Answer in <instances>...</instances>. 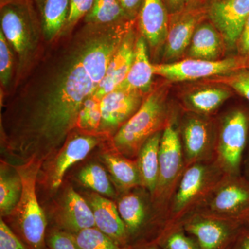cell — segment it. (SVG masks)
<instances>
[{
	"label": "cell",
	"instance_id": "1",
	"mask_svg": "<svg viewBox=\"0 0 249 249\" xmlns=\"http://www.w3.org/2000/svg\"><path fill=\"white\" fill-rule=\"evenodd\" d=\"M97 88L87 73L78 51L36 116V138L47 147L60 146L67 134L76 126L83 103L94 94Z\"/></svg>",
	"mask_w": 249,
	"mask_h": 249
},
{
	"label": "cell",
	"instance_id": "2",
	"mask_svg": "<svg viewBox=\"0 0 249 249\" xmlns=\"http://www.w3.org/2000/svg\"><path fill=\"white\" fill-rule=\"evenodd\" d=\"M166 96L165 87L152 91L138 111L117 131L114 145L119 153L127 157L138 155L144 142L165 128L168 116Z\"/></svg>",
	"mask_w": 249,
	"mask_h": 249
},
{
	"label": "cell",
	"instance_id": "3",
	"mask_svg": "<svg viewBox=\"0 0 249 249\" xmlns=\"http://www.w3.org/2000/svg\"><path fill=\"white\" fill-rule=\"evenodd\" d=\"M249 138V111L242 107L228 111L221 120L216 151L219 168L227 176L242 175Z\"/></svg>",
	"mask_w": 249,
	"mask_h": 249
},
{
	"label": "cell",
	"instance_id": "4",
	"mask_svg": "<svg viewBox=\"0 0 249 249\" xmlns=\"http://www.w3.org/2000/svg\"><path fill=\"white\" fill-rule=\"evenodd\" d=\"M39 165L34 163L18 170L22 181L20 200L16 211L23 237L32 249H43L47 219L36 196Z\"/></svg>",
	"mask_w": 249,
	"mask_h": 249
},
{
	"label": "cell",
	"instance_id": "5",
	"mask_svg": "<svg viewBox=\"0 0 249 249\" xmlns=\"http://www.w3.org/2000/svg\"><path fill=\"white\" fill-rule=\"evenodd\" d=\"M247 57H229L217 60L187 58L153 65L155 75L170 82H183L217 77L249 68Z\"/></svg>",
	"mask_w": 249,
	"mask_h": 249
},
{
	"label": "cell",
	"instance_id": "6",
	"mask_svg": "<svg viewBox=\"0 0 249 249\" xmlns=\"http://www.w3.org/2000/svg\"><path fill=\"white\" fill-rule=\"evenodd\" d=\"M206 210L211 217L249 225V180L242 175L227 176L210 196Z\"/></svg>",
	"mask_w": 249,
	"mask_h": 249
},
{
	"label": "cell",
	"instance_id": "7",
	"mask_svg": "<svg viewBox=\"0 0 249 249\" xmlns=\"http://www.w3.org/2000/svg\"><path fill=\"white\" fill-rule=\"evenodd\" d=\"M206 13L222 36L226 47H235L249 16V0H211Z\"/></svg>",
	"mask_w": 249,
	"mask_h": 249
},
{
	"label": "cell",
	"instance_id": "8",
	"mask_svg": "<svg viewBox=\"0 0 249 249\" xmlns=\"http://www.w3.org/2000/svg\"><path fill=\"white\" fill-rule=\"evenodd\" d=\"M217 172L202 162L193 163L183 173L173 199L175 213L186 212L214 186Z\"/></svg>",
	"mask_w": 249,
	"mask_h": 249
},
{
	"label": "cell",
	"instance_id": "9",
	"mask_svg": "<svg viewBox=\"0 0 249 249\" xmlns=\"http://www.w3.org/2000/svg\"><path fill=\"white\" fill-rule=\"evenodd\" d=\"M181 134L187 164L209 158L214 145L213 129L209 120L196 113L188 114L182 121Z\"/></svg>",
	"mask_w": 249,
	"mask_h": 249
},
{
	"label": "cell",
	"instance_id": "10",
	"mask_svg": "<svg viewBox=\"0 0 249 249\" xmlns=\"http://www.w3.org/2000/svg\"><path fill=\"white\" fill-rule=\"evenodd\" d=\"M142 94L139 91L123 88L103 96L101 101V119L100 129L111 132L119 130L142 106Z\"/></svg>",
	"mask_w": 249,
	"mask_h": 249
},
{
	"label": "cell",
	"instance_id": "11",
	"mask_svg": "<svg viewBox=\"0 0 249 249\" xmlns=\"http://www.w3.org/2000/svg\"><path fill=\"white\" fill-rule=\"evenodd\" d=\"M204 15L200 9H186L169 15L168 35L163 47L165 63L178 61L186 53Z\"/></svg>",
	"mask_w": 249,
	"mask_h": 249
},
{
	"label": "cell",
	"instance_id": "12",
	"mask_svg": "<svg viewBox=\"0 0 249 249\" xmlns=\"http://www.w3.org/2000/svg\"><path fill=\"white\" fill-rule=\"evenodd\" d=\"M181 136L175 124L168 123L162 132L160 147V180L157 190L170 188L180 175L184 163Z\"/></svg>",
	"mask_w": 249,
	"mask_h": 249
},
{
	"label": "cell",
	"instance_id": "13",
	"mask_svg": "<svg viewBox=\"0 0 249 249\" xmlns=\"http://www.w3.org/2000/svg\"><path fill=\"white\" fill-rule=\"evenodd\" d=\"M139 27L152 50L164 47L168 25L169 13L163 0H143L138 14Z\"/></svg>",
	"mask_w": 249,
	"mask_h": 249
},
{
	"label": "cell",
	"instance_id": "14",
	"mask_svg": "<svg viewBox=\"0 0 249 249\" xmlns=\"http://www.w3.org/2000/svg\"><path fill=\"white\" fill-rule=\"evenodd\" d=\"M136 42L132 28L109 62L106 76L93 95L94 97L102 99L103 96L117 89L125 80L133 62Z\"/></svg>",
	"mask_w": 249,
	"mask_h": 249
},
{
	"label": "cell",
	"instance_id": "15",
	"mask_svg": "<svg viewBox=\"0 0 249 249\" xmlns=\"http://www.w3.org/2000/svg\"><path fill=\"white\" fill-rule=\"evenodd\" d=\"M245 226L240 223L213 217H200L187 223L185 229L196 237L201 249H218L230 238L234 232Z\"/></svg>",
	"mask_w": 249,
	"mask_h": 249
},
{
	"label": "cell",
	"instance_id": "16",
	"mask_svg": "<svg viewBox=\"0 0 249 249\" xmlns=\"http://www.w3.org/2000/svg\"><path fill=\"white\" fill-rule=\"evenodd\" d=\"M26 4H9L1 7V31L18 54L27 53L29 45V18Z\"/></svg>",
	"mask_w": 249,
	"mask_h": 249
},
{
	"label": "cell",
	"instance_id": "17",
	"mask_svg": "<svg viewBox=\"0 0 249 249\" xmlns=\"http://www.w3.org/2000/svg\"><path fill=\"white\" fill-rule=\"evenodd\" d=\"M89 205L98 230L109 236L119 245H124L127 240V231L117 206L98 193L90 196Z\"/></svg>",
	"mask_w": 249,
	"mask_h": 249
},
{
	"label": "cell",
	"instance_id": "18",
	"mask_svg": "<svg viewBox=\"0 0 249 249\" xmlns=\"http://www.w3.org/2000/svg\"><path fill=\"white\" fill-rule=\"evenodd\" d=\"M225 47L222 36L213 24L201 22L192 37L187 55L188 58L220 60Z\"/></svg>",
	"mask_w": 249,
	"mask_h": 249
},
{
	"label": "cell",
	"instance_id": "19",
	"mask_svg": "<svg viewBox=\"0 0 249 249\" xmlns=\"http://www.w3.org/2000/svg\"><path fill=\"white\" fill-rule=\"evenodd\" d=\"M98 142L97 138L92 136H78L67 142L55 160L52 178V188H59L67 170L86 158Z\"/></svg>",
	"mask_w": 249,
	"mask_h": 249
},
{
	"label": "cell",
	"instance_id": "20",
	"mask_svg": "<svg viewBox=\"0 0 249 249\" xmlns=\"http://www.w3.org/2000/svg\"><path fill=\"white\" fill-rule=\"evenodd\" d=\"M146 43L143 37L137 40L132 66L125 80L118 88L134 90L142 93H148L151 90L155 73L153 65L149 60Z\"/></svg>",
	"mask_w": 249,
	"mask_h": 249
},
{
	"label": "cell",
	"instance_id": "21",
	"mask_svg": "<svg viewBox=\"0 0 249 249\" xmlns=\"http://www.w3.org/2000/svg\"><path fill=\"white\" fill-rule=\"evenodd\" d=\"M162 132H157L147 139L137 155L142 186L151 193L157 191L160 180V147Z\"/></svg>",
	"mask_w": 249,
	"mask_h": 249
},
{
	"label": "cell",
	"instance_id": "22",
	"mask_svg": "<svg viewBox=\"0 0 249 249\" xmlns=\"http://www.w3.org/2000/svg\"><path fill=\"white\" fill-rule=\"evenodd\" d=\"M62 220L64 225L73 233L96 227L91 206L71 188L65 196Z\"/></svg>",
	"mask_w": 249,
	"mask_h": 249
},
{
	"label": "cell",
	"instance_id": "23",
	"mask_svg": "<svg viewBox=\"0 0 249 249\" xmlns=\"http://www.w3.org/2000/svg\"><path fill=\"white\" fill-rule=\"evenodd\" d=\"M227 86H209L193 90L185 96V104L200 115L212 114L232 96Z\"/></svg>",
	"mask_w": 249,
	"mask_h": 249
},
{
	"label": "cell",
	"instance_id": "24",
	"mask_svg": "<svg viewBox=\"0 0 249 249\" xmlns=\"http://www.w3.org/2000/svg\"><path fill=\"white\" fill-rule=\"evenodd\" d=\"M47 38H53L66 24L71 0H36Z\"/></svg>",
	"mask_w": 249,
	"mask_h": 249
},
{
	"label": "cell",
	"instance_id": "25",
	"mask_svg": "<svg viewBox=\"0 0 249 249\" xmlns=\"http://www.w3.org/2000/svg\"><path fill=\"white\" fill-rule=\"evenodd\" d=\"M102 160L116 185L121 189L127 191L142 185L137 161L110 153L103 155Z\"/></svg>",
	"mask_w": 249,
	"mask_h": 249
},
{
	"label": "cell",
	"instance_id": "26",
	"mask_svg": "<svg viewBox=\"0 0 249 249\" xmlns=\"http://www.w3.org/2000/svg\"><path fill=\"white\" fill-rule=\"evenodd\" d=\"M117 208L127 233L138 231L146 217L145 203L142 198L134 193L125 195L119 199Z\"/></svg>",
	"mask_w": 249,
	"mask_h": 249
},
{
	"label": "cell",
	"instance_id": "27",
	"mask_svg": "<svg viewBox=\"0 0 249 249\" xmlns=\"http://www.w3.org/2000/svg\"><path fill=\"white\" fill-rule=\"evenodd\" d=\"M22 181L19 173L8 174L1 170L0 175V212L1 215L14 213L20 200Z\"/></svg>",
	"mask_w": 249,
	"mask_h": 249
},
{
	"label": "cell",
	"instance_id": "28",
	"mask_svg": "<svg viewBox=\"0 0 249 249\" xmlns=\"http://www.w3.org/2000/svg\"><path fill=\"white\" fill-rule=\"evenodd\" d=\"M131 19L124 13L119 0H94L92 8L85 17L89 24H107Z\"/></svg>",
	"mask_w": 249,
	"mask_h": 249
},
{
	"label": "cell",
	"instance_id": "29",
	"mask_svg": "<svg viewBox=\"0 0 249 249\" xmlns=\"http://www.w3.org/2000/svg\"><path fill=\"white\" fill-rule=\"evenodd\" d=\"M78 179L83 186L89 188L101 196L113 197L115 192L111 186L107 174L97 163H90L80 170Z\"/></svg>",
	"mask_w": 249,
	"mask_h": 249
},
{
	"label": "cell",
	"instance_id": "30",
	"mask_svg": "<svg viewBox=\"0 0 249 249\" xmlns=\"http://www.w3.org/2000/svg\"><path fill=\"white\" fill-rule=\"evenodd\" d=\"M71 235L78 249H120L119 244L96 227L85 229Z\"/></svg>",
	"mask_w": 249,
	"mask_h": 249
},
{
	"label": "cell",
	"instance_id": "31",
	"mask_svg": "<svg viewBox=\"0 0 249 249\" xmlns=\"http://www.w3.org/2000/svg\"><path fill=\"white\" fill-rule=\"evenodd\" d=\"M101 101L93 96L86 99L78 114L76 127L89 131L100 128L102 119Z\"/></svg>",
	"mask_w": 249,
	"mask_h": 249
},
{
	"label": "cell",
	"instance_id": "32",
	"mask_svg": "<svg viewBox=\"0 0 249 249\" xmlns=\"http://www.w3.org/2000/svg\"><path fill=\"white\" fill-rule=\"evenodd\" d=\"M232 88L249 102V68L242 69L233 73L215 77L211 80Z\"/></svg>",
	"mask_w": 249,
	"mask_h": 249
},
{
	"label": "cell",
	"instance_id": "33",
	"mask_svg": "<svg viewBox=\"0 0 249 249\" xmlns=\"http://www.w3.org/2000/svg\"><path fill=\"white\" fill-rule=\"evenodd\" d=\"M12 73V54L8 41L2 31H0V77L4 86L9 84Z\"/></svg>",
	"mask_w": 249,
	"mask_h": 249
},
{
	"label": "cell",
	"instance_id": "34",
	"mask_svg": "<svg viewBox=\"0 0 249 249\" xmlns=\"http://www.w3.org/2000/svg\"><path fill=\"white\" fill-rule=\"evenodd\" d=\"M94 0H71L66 27H71L80 19L85 17L92 8Z\"/></svg>",
	"mask_w": 249,
	"mask_h": 249
},
{
	"label": "cell",
	"instance_id": "35",
	"mask_svg": "<svg viewBox=\"0 0 249 249\" xmlns=\"http://www.w3.org/2000/svg\"><path fill=\"white\" fill-rule=\"evenodd\" d=\"M166 249H201L197 242L185 235L182 231L173 232L165 241Z\"/></svg>",
	"mask_w": 249,
	"mask_h": 249
},
{
	"label": "cell",
	"instance_id": "36",
	"mask_svg": "<svg viewBox=\"0 0 249 249\" xmlns=\"http://www.w3.org/2000/svg\"><path fill=\"white\" fill-rule=\"evenodd\" d=\"M0 249H27L2 219L0 220Z\"/></svg>",
	"mask_w": 249,
	"mask_h": 249
},
{
	"label": "cell",
	"instance_id": "37",
	"mask_svg": "<svg viewBox=\"0 0 249 249\" xmlns=\"http://www.w3.org/2000/svg\"><path fill=\"white\" fill-rule=\"evenodd\" d=\"M48 243L51 249H78L71 234L60 231L51 232Z\"/></svg>",
	"mask_w": 249,
	"mask_h": 249
},
{
	"label": "cell",
	"instance_id": "38",
	"mask_svg": "<svg viewBox=\"0 0 249 249\" xmlns=\"http://www.w3.org/2000/svg\"><path fill=\"white\" fill-rule=\"evenodd\" d=\"M237 46L241 56L249 55V16L244 24Z\"/></svg>",
	"mask_w": 249,
	"mask_h": 249
},
{
	"label": "cell",
	"instance_id": "39",
	"mask_svg": "<svg viewBox=\"0 0 249 249\" xmlns=\"http://www.w3.org/2000/svg\"><path fill=\"white\" fill-rule=\"evenodd\" d=\"M119 1L127 17L133 19L138 16L143 0H119Z\"/></svg>",
	"mask_w": 249,
	"mask_h": 249
},
{
	"label": "cell",
	"instance_id": "40",
	"mask_svg": "<svg viewBox=\"0 0 249 249\" xmlns=\"http://www.w3.org/2000/svg\"><path fill=\"white\" fill-rule=\"evenodd\" d=\"M169 15L178 14L186 9V0H163Z\"/></svg>",
	"mask_w": 249,
	"mask_h": 249
},
{
	"label": "cell",
	"instance_id": "41",
	"mask_svg": "<svg viewBox=\"0 0 249 249\" xmlns=\"http://www.w3.org/2000/svg\"><path fill=\"white\" fill-rule=\"evenodd\" d=\"M235 249H249V225L245 226L239 232Z\"/></svg>",
	"mask_w": 249,
	"mask_h": 249
},
{
	"label": "cell",
	"instance_id": "42",
	"mask_svg": "<svg viewBox=\"0 0 249 249\" xmlns=\"http://www.w3.org/2000/svg\"><path fill=\"white\" fill-rule=\"evenodd\" d=\"M244 168V176L247 179L249 180V142L247 145V150H246L245 158H244L243 165H242V169Z\"/></svg>",
	"mask_w": 249,
	"mask_h": 249
},
{
	"label": "cell",
	"instance_id": "43",
	"mask_svg": "<svg viewBox=\"0 0 249 249\" xmlns=\"http://www.w3.org/2000/svg\"><path fill=\"white\" fill-rule=\"evenodd\" d=\"M206 0H186V9H199V6Z\"/></svg>",
	"mask_w": 249,
	"mask_h": 249
},
{
	"label": "cell",
	"instance_id": "44",
	"mask_svg": "<svg viewBox=\"0 0 249 249\" xmlns=\"http://www.w3.org/2000/svg\"><path fill=\"white\" fill-rule=\"evenodd\" d=\"M26 0H1V6L9 4H26Z\"/></svg>",
	"mask_w": 249,
	"mask_h": 249
},
{
	"label": "cell",
	"instance_id": "45",
	"mask_svg": "<svg viewBox=\"0 0 249 249\" xmlns=\"http://www.w3.org/2000/svg\"><path fill=\"white\" fill-rule=\"evenodd\" d=\"M157 249L153 248V247H152V248H148V249Z\"/></svg>",
	"mask_w": 249,
	"mask_h": 249
}]
</instances>
